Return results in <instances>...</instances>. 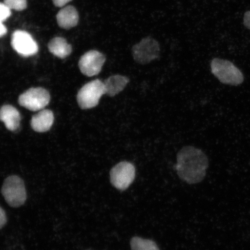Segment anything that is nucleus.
I'll return each instance as SVG.
<instances>
[{
	"mask_svg": "<svg viewBox=\"0 0 250 250\" xmlns=\"http://www.w3.org/2000/svg\"><path fill=\"white\" fill-rule=\"evenodd\" d=\"M72 1V0H52L54 5L56 7H62L65 5H66L67 3Z\"/></svg>",
	"mask_w": 250,
	"mask_h": 250,
	"instance_id": "nucleus-20",
	"label": "nucleus"
},
{
	"mask_svg": "<svg viewBox=\"0 0 250 250\" xmlns=\"http://www.w3.org/2000/svg\"><path fill=\"white\" fill-rule=\"evenodd\" d=\"M7 33V27L2 23H0V37L5 36Z\"/></svg>",
	"mask_w": 250,
	"mask_h": 250,
	"instance_id": "nucleus-21",
	"label": "nucleus"
},
{
	"mask_svg": "<svg viewBox=\"0 0 250 250\" xmlns=\"http://www.w3.org/2000/svg\"><path fill=\"white\" fill-rule=\"evenodd\" d=\"M243 23L244 25L250 30V11H247L244 15Z\"/></svg>",
	"mask_w": 250,
	"mask_h": 250,
	"instance_id": "nucleus-19",
	"label": "nucleus"
},
{
	"mask_svg": "<svg viewBox=\"0 0 250 250\" xmlns=\"http://www.w3.org/2000/svg\"><path fill=\"white\" fill-rule=\"evenodd\" d=\"M211 69L214 76L223 83L237 86L243 82L241 71L229 61L215 58L211 62Z\"/></svg>",
	"mask_w": 250,
	"mask_h": 250,
	"instance_id": "nucleus-2",
	"label": "nucleus"
},
{
	"mask_svg": "<svg viewBox=\"0 0 250 250\" xmlns=\"http://www.w3.org/2000/svg\"><path fill=\"white\" fill-rule=\"evenodd\" d=\"M50 52L56 57L64 59L71 54L72 47L62 37H55L48 43Z\"/></svg>",
	"mask_w": 250,
	"mask_h": 250,
	"instance_id": "nucleus-14",
	"label": "nucleus"
},
{
	"mask_svg": "<svg viewBox=\"0 0 250 250\" xmlns=\"http://www.w3.org/2000/svg\"><path fill=\"white\" fill-rule=\"evenodd\" d=\"M129 81V78L120 75L108 77L104 82L105 95L110 97L117 95L126 87Z\"/></svg>",
	"mask_w": 250,
	"mask_h": 250,
	"instance_id": "nucleus-13",
	"label": "nucleus"
},
{
	"mask_svg": "<svg viewBox=\"0 0 250 250\" xmlns=\"http://www.w3.org/2000/svg\"><path fill=\"white\" fill-rule=\"evenodd\" d=\"M0 121L4 123L9 130H17L20 126L21 116L20 112L13 106L5 105L0 108Z\"/></svg>",
	"mask_w": 250,
	"mask_h": 250,
	"instance_id": "nucleus-10",
	"label": "nucleus"
},
{
	"mask_svg": "<svg viewBox=\"0 0 250 250\" xmlns=\"http://www.w3.org/2000/svg\"><path fill=\"white\" fill-rule=\"evenodd\" d=\"M105 57L102 53L92 50L82 56L79 62L80 69L83 75L87 77L96 76L101 73Z\"/></svg>",
	"mask_w": 250,
	"mask_h": 250,
	"instance_id": "nucleus-9",
	"label": "nucleus"
},
{
	"mask_svg": "<svg viewBox=\"0 0 250 250\" xmlns=\"http://www.w3.org/2000/svg\"><path fill=\"white\" fill-rule=\"evenodd\" d=\"M7 223V216L5 212L0 206V229L5 226Z\"/></svg>",
	"mask_w": 250,
	"mask_h": 250,
	"instance_id": "nucleus-18",
	"label": "nucleus"
},
{
	"mask_svg": "<svg viewBox=\"0 0 250 250\" xmlns=\"http://www.w3.org/2000/svg\"><path fill=\"white\" fill-rule=\"evenodd\" d=\"M54 122V115L49 109H42L31 119V126L37 132H46L51 129Z\"/></svg>",
	"mask_w": 250,
	"mask_h": 250,
	"instance_id": "nucleus-11",
	"label": "nucleus"
},
{
	"mask_svg": "<svg viewBox=\"0 0 250 250\" xmlns=\"http://www.w3.org/2000/svg\"><path fill=\"white\" fill-rule=\"evenodd\" d=\"M1 193L6 202L12 208L23 205L27 199L23 181L17 176H11L5 179Z\"/></svg>",
	"mask_w": 250,
	"mask_h": 250,
	"instance_id": "nucleus-3",
	"label": "nucleus"
},
{
	"mask_svg": "<svg viewBox=\"0 0 250 250\" xmlns=\"http://www.w3.org/2000/svg\"><path fill=\"white\" fill-rule=\"evenodd\" d=\"M11 45L18 54L29 57L36 55L39 51V46L29 33L23 30H17L12 34Z\"/></svg>",
	"mask_w": 250,
	"mask_h": 250,
	"instance_id": "nucleus-8",
	"label": "nucleus"
},
{
	"mask_svg": "<svg viewBox=\"0 0 250 250\" xmlns=\"http://www.w3.org/2000/svg\"><path fill=\"white\" fill-rule=\"evenodd\" d=\"M160 51L157 41L148 37L133 46L132 55L137 63L146 64L158 59Z\"/></svg>",
	"mask_w": 250,
	"mask_h": 250,
	"instance_id": "nucleus-5",
	"label": "nucleus"
},
{
	"mask_svg": "<svg viewBox=\"0 0 250 250\" xmlns=\"http://www.w3.org/2000/svg\"><path fill=\"white\" fill-rule=\"evenodd\" d=\"M104 95H105L104 83L100 80L90 81L83 86L78 92V105L83 109L95 107Z\"/></svg>",
	"mask_w": 250,
	"mask_h": 250,
	"instance_id": "nucleus-4",
	"label": "nucleus"
},
{
	"mask_svg": "<svg viewBox=\"0 0 250 250\" xmlns=\"http://www.w3.org/2000/svg\"><path fill=\"white\" fill-rule=\"evenodd\" d=\"M56 19L59 26L62 29H70L78 24L79 15L73 6H67L59 11Z\"/></svg>",
	"mask_w": 250,
	"mask_h": 250,
	"instance_id": "nucleus-12",
	"label": "nucleus"
},
{
	"mask_svg": "<svg viewBox=\"0 0 250 250\" xmlns=\"http://www.w3.org/2000/svg\"><path fill=\"white\" fill-rule=\"evenodd\" d=\"M49 102V93L42 87L28 89L19 98L20 104L32 111L42 110L48 105Z\"/></svg>",
	"mask_w": 250,
	"mask_h": 250,
	"instance_id": "nucleus-6",
	"label": "nucleus"
},
{
	"mask_svg": "<svg viewBox=\"0 0 250 250\" xmlns=\"http://www.w3.org/2000/svg\"><path fill=\"white\" fill-rule=\"evenodd\" d=\"M11 9L9 8L4 3L0 2V23L7 20L11 17Z\"/></svg>",
	"mask_w": 250,
	"mask_h": 250,
	"instance_id": "nucleus-17",
	"label": "nucleus"
},
{
	"mask_svg": "<svg viewBox=\"0 0 250 250\" xmlns=\"http://www.w3.org/2000/svg\"><path fill=\"white\" fill-rule=\"evenodd\" d=\"M130 246L132 250H159L154 242L139 237H133L130 241Z\"/></svg>",
	"mask_w": 250,
	"mask_h": 250,
	"instance_id": "nucleus-15",
	"label": "nucleus"
},
{
	"mask_svg": "<svg viewBox=\"0 0 250 250\" xmlns=\"http://www.w3.org/2000/svg\"><path fill=\"white\" fill-rule=\"evenodd\" d=\"M4 4L11 9L21 11L27 7V0H4Z\"/></svg>",
	"mask_w": 250,
	"mask_h": 250,
	"instance_id": "nucleus-16",
	"label": "nucleus"
},
{
	"mask_svg": "<svg viewBox=\"0 0 250 250\" xmlns=\"http://www.w3.org/2000/svg\"><path fill=\"white\" fill-rule=\"evenodd\" d=\"M136 170L130 162L124 161L115 165L110 171L111 183L119 190H125L135 178Z\"/></svg>",
	"mask_w": 250,
	"mask_h": 250,
	"instance_id": "nucleus-7",
	"label": "nucleus"
},
{
	"mask_svg": "<svg viewBox=\"0 0 250 250\" xmlns=\"http://www.w3.org/2000/svg\"><path fill=\"white\" fill-rule=\"evenodd\" d=\"M176 170L180 179L194 184L205 179L208 167L207 156L202 150L188 146L178 153Z\"/></svg>",
	"mask_w": 250,
	"mask_h": 250,
	"instance_id": "nucleus-1",
	"label": "nucleus"
}]
</instances>
